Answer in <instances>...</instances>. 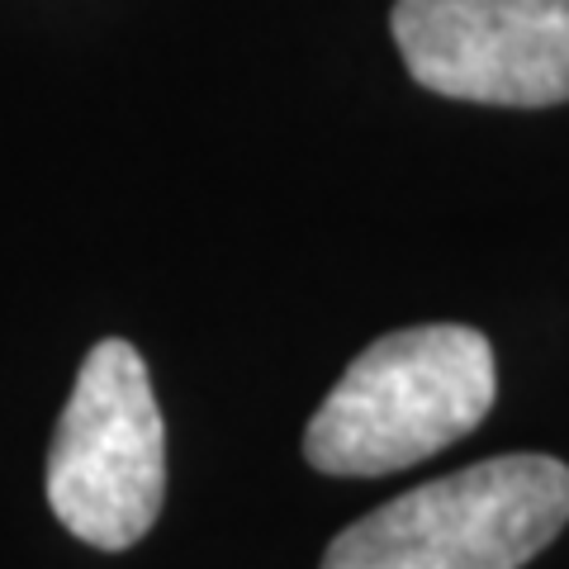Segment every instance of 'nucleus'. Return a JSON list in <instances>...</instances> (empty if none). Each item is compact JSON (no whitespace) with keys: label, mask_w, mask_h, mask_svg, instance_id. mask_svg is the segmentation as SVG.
<instances>
[{"label":"nucleus","mask_w":569,"mask_h":569,"mask_svg":"<svg viewBox=\"0 0 569 569\" xmlns=\"http://www.w3.org/2000/svg\"><path fill=\"white\" fill-rule=\"evenodd\" d=\"M48 508L77 541L129 550L162 518L167 427L142 356L123 337L86 351L48 451Z\"/></svg>","instance_id":"7ed1b4c3"},{"label":"nucleus","mask_w":569,"mask_h":569,"mask_svg":"<svg viewBox=\"0 0 569 569\" xmlns=\"http://www.w3.org/2000/svg\"><path fill=\"white\" fill-rule=\"evenodd\" d=\"M498 395L493 347L466 323L370 342L309 418L305 456L323 475H395L470 437Z\"/></svg>","instance_id":"f257e3e1"},{"label":"nucleus","mask_w":569,"mask_h":569,"mask_svg":"<svg viewBox=\"0 0 569 569\" xmlns=\"http://www.w3.org/2000/svg\"><path fill=\"white\" fill-rule=\"evenodd\" d=\"M569 522V466L493 456L366 512L323 569H522Z\"/></svg>","instance_id":"f03ea898"},{"label":"nucleus","mask_w":569,"mask_h":569,"mask_svg":"<svg viewBox=\"0 0 569 569\" xmlns=\"http://www.w3.org/2000/svg\"><path fill=\"white\" fill-rule=\"evenodd\" d=\"M389 24L432 96L508 110L569 100V0H399Z\"/></svg>","instance_id":"20e7f679"}]
</instances>
